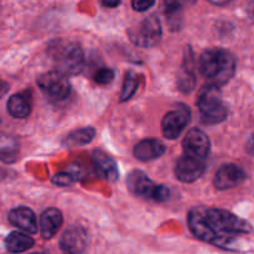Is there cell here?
Listing matches in <instances>:
<instances>
[{"mask_svg":"<svg viewBox=\"0 0 254 254\" xmlns=\"http://www.w3.org/2000/svg\"><path fill=\"white\" fill-rule=\"evenodd\" d=\"M196 106L200 112V119L203 124L215 126L222 123L228 116V108L222 101L221 87L208 83L202 87L196 98Z\"/></svg>","mask_w":254,"mask_h":254,"instance_id":"obj_3","label":"cell"},{"mask_svg":"<svg viewBox=\"0 0 254 254\" xmlns=\"http://www.w3.org/2000/svg\"><path fill=\"white\" fill-rule=\"evenodd\" d=\"M206 170L205 159L196 158L184 153L176 160L175 176L181 183H193L202 176Z\"/></svg>","mask_w":254,"mask_h":254,"instance_id":"obj_9","label":"cell"},{"mask_svg":"<svg viewBox=\"0 0 254 254\" xmlns=\"http://www.w3.org/2000/svg\"><path fill=\"white\" fill-rule=\"evenodd\" d=\"M17 158V149L15 145L11 146H5L0 150V159H1L4 163H12V161L16 160Z\"/></svg>","mask_w":254,"mask_h":254,"instance_id":"obj_25","label":"cell"},{"mask_svg":"<svg viewBox=\"0 0 254 254\" xmlns=\"http://www.w3.org/2000/svg\"><path fill=\"white\" fill-rule=\"evenodd\" d=\"M9 222L15 227L20 228L29 235H35L37 232V221L35 213L30 208L16 207L9 212Z\"/></svg>","mask_w":254,"mask_h":254,"instance_id":"obj_15","label":"cell"},{"mask_svg":"<svg viewBox=\"0 0 254 254\" xmlns=\"http://www.w3.org/2000/svg\"><path fill=\"white\" fill-rule=\"evenodd\" d=\"M92 159H93V165L96 168L97 173L102 178L111 181V183H114V181L118 180V166H117V163L114 161V159L112 156H109L108 154L102 150H94Z\"/></svg>","mask_w":254,"mask_h":254,"instance_id":"obj_17","label":"cell"},{"mask_svg":"<svg viewBox=\"0 0 254 254\" xmlns=\"http://www.w3.org/2000/svg\"><path fill=\"white\" fill-rule=\"evenodd\" d=\"M133 9L135 11H146V10L150 9L154 4H155V0H133Z\"/></svg>","mask_w":254,"mask_h":254,"instance_id":"obj_26","label":"cell"},{"mask_svg":"<svg viewBox=\"0 0 254 254\" xmlns=\"http://www.w3.org/2000/svg\"><path fill=\"white\" fill-rule=\"evenodd\" d=\"M37 86L42 92L55 102H60L66 99L71 92V86L67 79L66 74L60 71H50L42 73L37 78Z\"/></svg>","mask_w":254,"mask_h":254,"instance_id":"obj_7","label":"cell"},{"mask_svg":"<svg viewBox=\"0 0 254 254\" xmlns=\"http://www.w3.org/2000/svg\"><path fill=\"white\" fill-rule=\"evenodd\" d=\"M139 86V77L134 71H128L124 78L123 88L121 93V102H127L135 94Z\"/></svg>","mask_w":254,"mask_h":254,"instance_id":"obj_22","label":"cell"},{"mask_svg":"<svg viewBox=\"0 0 254 254\" xmlns=\"http://www.w3.org/2000/svg\"><path fill=\"white\" fill-rule=\"evenodd\" d=\"M129 191L139 197L148 198L155 202H165L170 196V190L164 185H156L145 173L140 170L131 171L127 179Z\"/></svg>","mask_w":254,"mask_h":254,"instance_id":"obj_5","label":"cell"},{"mask_svg":"<svg viewBox=\"0 0 254 254\" xmlns=\"http://www.w3.org/2000/svg\"><path fill=\"white\" fill-rule=\"evenodd\" d=\"M7 112L14 118H26L31 112V97L24 93H16L7 101Z\"/></svg>","mask_w":254,"mask_h":254,"instance_id":"obj_19","label":"cell"},{"mask_svg":"<svg viewBox=\"0 0 254 254\" xmlns=\"http://www.w3.org/2000/svg\"><path fill=\"white\" fill-rule=\"evenodd\" d=\"M34 240L22 232H11L5 240V247L10 253H22L34 247Z\"/></svg>","mask_w":254,"mask_h":254,"instance_id":"obj_20","label":"cell"},{"mask_svg":"<svg viewBox=\"0 0 254 254\" xmlns=\"http://www.w3.org/2000/svg\"><path fill=\"white\" fill-rule=\"evenodd\" d=\"M247 151L250 154H252V155H254V134H252V136H251L250 140H248Z\"/></svg>","mask_w":254,"mask_h":254,"instance_id":"obj_29","label":"cell"},{"mask_svg":"<svg viewBox=\"0 0 254 254\" xmlns=\"http://www.w3.org/2000/svg\"><path fill=\"white\" fill-rule=\"evenodd\" d=\"M77 180L73 173L71 171H64V173H57L55 174L52 178V183L57 186H69Z\"/></svg>","mask_w":254,"mask_h":254,"instance_id":"obj_24","label":"cell"},{"mask_svg":"<svg viewBox=\"0 0 254 254\" xmlns=\"http://www.w3.org/2000/svg\"><path fill=\"white\" fill-rule=\"evenodd\" d=\"M64 223L61 211L57 208H47L40 216V233L44 240L55 237Z\"/></svg>","mask_w":254,"mask_h":254,"instance_id":"obj_16","label":"cell"},{"mask_svg":"<svg viewBox=\"0 0 254 254\" xmlns=\"http://www.w3.org/2000/svg\"><path fill=\"white\" fill-rule=\"evenodd\" d=\"M7 92H9V84L5 81H2V79H0V99H1Z\"/></svg>","mask_w":254,"mask_h":254,"instance_id":"obj_28","label":"cell"},{"mask_svg":"<svg viewBox=\"0 0 254 254\" xmlns=\"http://www.w3.org/2000/svg\"><path fill=\"white\" fill-rule=\"evenodd\" d=\"M184 153L200 159L207 158L211 149L210 138L205 131L198 128H192L186 133L183 140Z\"/></svg>","mask_w":254,"mask_h":254,"instance_id":"obj_10","label":"cell"},{"mask_svg":"<svg viewBox=\"0 0 254 254\" xmlns=\"http://www.w3.org/2000/svg\"><path fill=\"white\" fill-rule=\"evenodd\" d=\"M165 150V145L158 139H144L134 146V156L141 161H150L160 158Z\"/></svg>","mask_w":254,"mask_h":254,"instance_id":"obj_18","label":"cell"},{"mask_svg":"<svg viewBox=\"0 0 254 254\" xmlns=\"http://www.w3.org/2000/svg\"><path fill=\"white\" fill-rule=\"evenodd\" d=\"M191 119V112L184 104H179L175 109L168 112L161 122V131L166 139L179 138Z\"/></svg>","mask_w":254,"mask_h":254,"instance_id":"obj_8","label":"cell"},{"mask_svg":"<svg viewBox=\"0 0 254 254\" xmlns=\"http://www.w3.org/2000/svg\"><path fill=\"white\" fill-rule=\"evenodd\" d=\"M191 47H186L185 56H184V64L181 71L178 77V88L183 93H190L196 84L195 77V61H193V54Z\"/></svg>","mask_w":254,"mask_h":254,"instance_id":"obj_14","label":"cell"},{"mask_svg":"<svg viewBox=\"0 0 254 254\" xmlns=\"http://www.w3.org/2000/svg\"><path fill=\"white\" fill-rule=\"evenodd\" d=\"M101 4L106 7H117L121 4V0H101Z\"/></svg>","mask_w":254,"mask_h":254,"instance_id":"obj_27","label":"cell"},{"mask_svg":"<svg viewBox=\"0 0 254 254\" xmlns=\"http://www.w3.org/2000/svg\"><path fill=\"white\" fill-rule=\"evenodd\" d=\"M161 36H163V27L160 20L155 15H150L129 30L130 41L136 46L145 47V49L156 46L160 42Z\"/></svg>","mask_w":254,"mask_h":254,"instance_id":"obj_6","label":"cell"},{"mask_svg":"<svg viewBox=\"0 0 254 254\" xmlns=\"http://www.w3.org/2000/svg\"><path fill=\"white\" fill-rule=\"evenodd\" d=\"M189 228L200 241L213 245L223 235H247L252 226L243 218L220 208L198 207L189 216Z\"/></svg>","mask_w":254,"mask_h":254,"instance_id":"obj_1","label":"cell"},{"mask_svg":"<svg viewBox=\"0 0 254 254\" xmlns=\"http://www.w3.org/2000/svg\"><path fill=\"white\" fill-rule=\"evenodd\" d=\"M208 1L212 2V4H215V5H218V6H223V5L230 4L232 0H208Z\"/></svg>","mask_w":254,"mask_h":254,"instance_id":"obj_30","label":"cell"},{"mask_svg":"<svg viewBox=\"0 0 254 254\" xmlns=\"http://www.w3.org/2000/svg\"><path fill=\"white\" fill-rule=\"evenodd\" d=\"M96 136V129L92 127H86V128L77 129L72 131L68 135L64 136L62 144L66 146H81L89 144Z\"/></svg>","mask_w":254,"mask_h":254,"instance_id":"obj_21","label":"cell"},{"mask_svg":"<svg viewBox=\"0 0 254 254\" xmlns=\"http://www.w3.org/2000/svg\"><path fill=\"white\" fill-rule=\"evenodd\" d=\"M246 173L241 166L235 164L222 165L216 173L213 185L218 190H230L237 188L246 180Z\"/></svg>","mask_w":254,"mask_h":254,"instance_id":"obj_11","label":"cell"},{"mask_svg":"<svg viewBox=\"0 0 254 254\" xmlns=\"http://www.w3.org/2000/svg\"><path fill=\"white\" fill-rule=\"evenodd\" d=\"M60 247L66 253H81L87 247V233L82 227H71L62 235Z\"/></svg>","mask_w":254,"mask_h":254,"instance_id":"obj_13","label":"cell"},{"mask_svg":"<svg viewBox=\"0 0 254 254\" xmlns=\"http://www.w3.org/2000/svg\"><path fill=\"white\" fill-rule=\"evenodd\" d=\"M197 0H164V14L169 29L180 30L184 22V10L192 6Z\"/></svg>","mask_w":254,"mask_h":254,"instance_id":"obj_12","label":"cell"},{"mask_svg":"<svg viewBox=\"0 0 254 254\" xmlns=\"http://www.w3.org/2000/svg\"><path fill=\"white\" fill-rule=\"evenodd\" d=\"M114 71L112 68H108V67H103V68H99L98 71L94 74V81L96 83L101 84V86H106V84H109L114 79Z\"/></svg>","mask_w":254,"mask_h":254,"instance_id":"obj_23","label":"cell"},{"mask_svg":"<svg viewBox=\"0 0 254 254\" xmlns=\"http://www.w3.org/2000/svg\"><path fill=\"white\" fill-rule=\"evenodd\" d=\"M52 57L56 64L57 71L66 76H76L79 74L84 68V52L79 45L73 42L59 45L51 52Z\"/></svg>","mask_w":254,"mask_h":254,"instance_id":"obj_4","label":"cell"},{"mask_svg":"<svg viewBox=\"0 0 254 254\" xmlns=\"http://www.w3.org/2000/svg\"><path fill=\"white\" fill-rule=\"evenodd\" d=\"M200 71L210 83L221 87L228 83L235 76V57L226 50H206L200 57Z\"/></svg>","mask_w":254,"mask_h":254,"instance_id":"obj_2","label":"cell"}]
</instances>
